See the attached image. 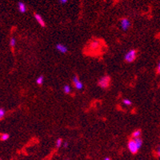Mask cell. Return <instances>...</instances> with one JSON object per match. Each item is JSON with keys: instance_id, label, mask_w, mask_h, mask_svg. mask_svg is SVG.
Returning a JSON list of instances; mask_svg holds the SVG:
<instances>
[{"instance_id": "24", "label": "cell", "mask_w": 160, "mask_h": 160, "mask_svg": "<svg viewBox=\"0 0 160 160\" xmlns=\"http://www.w3.org/2000/svg\"><path fill=\"white\" fill-rule=\"evenodd\" d=\"M139 160H143V159H139Z\"/></svg>"}, {"instance_id": "22", "label": "cell", "mask_w": 160, "mask_h": 160, "mask_svg": "<svg viewBox=\"0 0 160 160\" xmlns=\"http://www.w3.org/2000/svg\"><path fill=\"white\" fill-rule=\"evenodd\" d=\"M104 160H110V159L109 157H107V158L104 159Z\"/></svg>"}, {"instance_id": "6", "label": "cell", "mask_w": 160, "mask_h": 160, "mask_svg": "<svg viewBox=\"0 0 160 160\" xmlns=\"http://www.w3.org/2000/svg\"><path fill=\"white\" fill-rule=\"evenodd\" d=\"M34 16H35V20L38 22V23L42 27H46V23H45V21H44L43 19V18L39 14H37L35 13L34 14Z\"/></svg>"}, {"instance_id": "20", "label": "cell", "mask_w": 160, "mask_h": 160, "mask_svg": "<svg viewBox=\"0 0 160 160\" xmlns=\"http://www.w3.org/2000/svg\"><path fill=\"white\" fill-rule=\"evenodd\" d=\"M58 2L60 4H66L68 2V0H58Z\"/></svg>"}, {"instance_id": "14", "label": "cell", "mask_w": 160, "mask_h": 160, "mask_svg": "<svg viewBox=\"0 0 160 160\" xmlns=\"http://www.w3.org/2000/svg\"><path fill=\"white\" fill-rule=\"evenodd\" d=\"M16 45V39L14 37H12V38H10V47L11 48H14Z\"/></svg>"}, {"instance_id": "3", "label": "cell", "mask_w": 160, "mask_h": 160, "mask_svg": "<svg viewBox=\"0 0 160 160\" xmlns=\"http://www.w3.org/2000/svg\"><path fill=\"white\" fill-rule=\"evenodd\" d=\"M127 148H128V150L130 151V152H131V153L133 154V155L136 154L139 150V147H137V145H136V143H135V140H134V139L129 140V142L127 143Z\"/></svg>"}, {"instance_id": "9", "label": "cell", "mask_w": 160, "mask_h": 160, "mask_svg": "<svg viewBox=\"0 0 160 160\" xmlns=\"http://www.w3.org/2000/svg\"><path fill=\"white\" fill-rule=\"evenodd\" d=\"M141 135H142V131H141V130H135V131L132 133V138L133 139L141 138Z\"/></svg>"}, {"instance_id": "19", "label": "cell", "mask_w": 160, "mask_h": 160, "mask_svg": "<svg viewBox=\"0 0 160 160\" xmlns=\"http://www.w3.org/2000/svg\"><path fill=\"white\" fill-rule=\"evenodd\" d=\"M156 152H157V154H158L159 159H160V146H158V147L156 148Z\"/></svg>"}, {"instance_id": "2", "label": "cell", "mask_w": 160, "mask_h": 160, "mask_svg": "<svg viewBox=\"0 0 160 160\" xmlns=\"http://www.w3.org/2000/svg\"><path fill=\"white\" fill-rule=\"evenodd\" d=\"M137 57V51L135 49H131L128 51L124 55V60L126 62H132L135 60V58Z\"/></svg>"}, {"instance_id": "7", "label": "cell", "mask_w": 160, "mask_h": 160, "mask_svg": "<svg viewBox=\"0 0 160 160\" xmlns=\"http://www.w3.org/2000/svg\"><path fill=\"white\" fill-rule=\"evenodd\" d=\"M18 9L20 13H25L27 11V6H26L25 3L23 2H19L18 3Z\"/></svg>"}, {"instance_id": "16", "label": "cell", "mask_w": 160, "mask_h": 160, "mask_svg": "<svg viewBox=\"0 0 160 160\" xmlns=\"http://www.w3.org/2000/svg\"><path fill=\"white\" fill-rule=\"evenodd\" d=\"M122 103H123L124 105L127 106V107L131 106V105H132V102H131L130 99H123V100H122Z\"/></svg>"}, {"instance_id": "11", "label": "cell", "mask_w": 160, "mask_h": 160, "mask_svg": "<svg viewBox=\"0 0 160 160\" xmlns=\"http://www.w3.org/2000/svg\"><path fill=\"white\" fill-rule=\"evenodd\" d=\"M133 139L135 140V143L137 145V147H139V149H140L141 147H142L143 141L142 139H141V138H137V139Z\"/></svg>"}, {"instance_id": "1", "label": "cell", "mask_w": 160, "mask_h": 160, "mask_svg": "<svg viewBox=\"0 0 160 160\" xmlns=\"http://www.w3.org/2000/svg\"><path fill=\"white\" fill-rule=\"evenodd\" d=\"M110 84V78L108 75H103L98 80V86L102 89L108 88Z\"/></svg>"}, {"instance_id": "4", "label": "cell", "mask_w": 160, "mask_h": 160, "mask_svg": "<svg viewBox=\"0 0 160 160\" xmlns=\"http://www.w3.org/2000/svg\"><path fill=\"white\" fill-rule=\"evenodd\" d=\"M131 22H130V20L126 18H122L121 21H120V27L124 31H127V30L131 27Z\"/></svg>"}, {"instance_id": "17", "label": "cell", "mask_w": 160, "mask_h": 160, "mask_svg": "<svg viewBox=\"0 0 160 160\" xmlns=\"http://www.w3.org/2000/svg\"><path fill=\"white\" fill-rule=\"evenodd\" d=\"M6 114V110L3 108H0V120H2L3 118L5 117Z\"/></svg>"}, {"instance_id": "15", "label": "cell", "mask_w": 160, "mask_h": 160, "mask_svg": "<svg viewBox=\"0 0 160 160\" xmlns=\"http://www.w3.org/2000/svg\"><path fill=\"white\" fill-rule=\"evenodd\" d=\"M9 138H10L9 134L4 133V134H2V135H1V136H0V139H1L2 141H6V140L9 139Z\"/></svg>"}, {"instance_id": "8", "label": "cell", "mask_w": 160, "mask_h": 160, "mask_svg": "<svg viewBox=\"0 0 160 160\" xmlns=\"http://www.w3.org/2000/svg\"><path fill=\"white\" fill-rule=\"evenodd\" d=\"M73 84H74V87H75L76 90H79V91L83 90V83H82V82H81L80 80L78 81V82H76V83H73Z\"/></svg>"}, {"instance_id": "5", "label": "cell", "mask_w": 160, "mask_h": 160, "mask_svg": "<svg viewBox=\"0 0 160 160\" xmlns=\"http://www.w3.org/2000/svg\"><path fill=\"white\" fill-rule=\"evenodd\" d=\"M55 49L61 54H66L68 51L67 47L62 43H57L56 45H55Z\"/></svg>"}, {"instance_id": "18", "label": "cell", "mask_w": 160, "mask_h": 160, "mask_svg": "<svg viewBox=\"0 0 160 160\" xmlns=\"http://www.w3.org/2000/svg\"><path fill=\"white\" fill-rule=\"evenodd\" d=\"M156 72L158 74H160V60L159 61L158 64H157V67H156Z\"/></svg>"}, {"instance_id": "10", "label": "cell", "mask_w": 160, "mask_h": 160, "mask_svg": "<svg viewBox=\"0 0 160 160\" xmlns=\"http://www.w3.org/2000/svg\"><path fill=\"white\" fill-rule=\"evenodd\" d=\"M62 91L65 94L69 95L70 94V92H71V87H70V85H64L62 87Z\"/></svg>"}, {"instance_id": "23", "label": "cell", "mask_w": 160, "mask_h": 160, "mask_svg": "<svg viewBox=\"0 0 160 160\" xmlns=\"http://www.w3.org/2000/svg\"><path fill=\"white\" fill-rule=\"evenodd\" d=\"M64 160H69V159H64Z\"/></svg>"}, {"instance_id": "21", "label": "cell", "mask_w": 160, "mask_h": 160, "mask_svg": "<svg viewBox=\"0 0 160 160\" xmlns=\"http://www.w3.org/2000/svg\"><path fill=\"white\" fill-rule=\"evenodd\" d=\"M62 147L63 148H67L68 147V142H64L63 143V144H62Z\"/></svg>"}, {"instance_id": "12", "label": "cell", "mask_w": 160, "mask_h": 160, "mask_svg": "<svg viewBox=\"0 0 160 160\" xmlns=\"http://www.w3.org/2000/svg\"><path fill=\"white\" fill-rule=\"evenodd\" d=\"M44 83V76L43 75H39L36 79V84L39 86H42Z\"/></svg>"}, {"instance_id": "13", "label": "cell", "mask_w": 160, "mask_h": 160, "mask_svg": "<svg viewBox=\"0 0 160 160\" xmlns=\"http://www.w3.org/2000/svg\"><path fill=\"white\" fill-rule=\"evenodd\" d=\"M62 144H63L62 139L61 138H58V139L56 140V142H55V146H56L57 148H59V147H62Z\"/></svg>"}]
</instances>
